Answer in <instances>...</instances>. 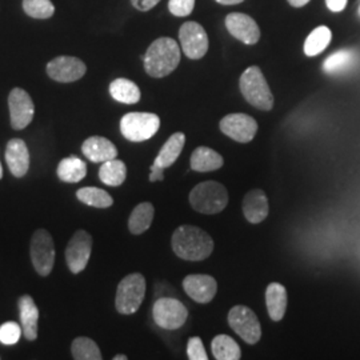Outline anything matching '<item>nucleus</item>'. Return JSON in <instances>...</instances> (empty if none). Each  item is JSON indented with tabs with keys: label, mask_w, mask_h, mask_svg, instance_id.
I'll return each instance as SVG.
<instances>
[{
	"label": "nucleus",
	"mask_w": 360,
	"mask_h": 360,
	"mask_svg": "<svg viewBox=\"0 0 360 360\" xmlns=\"http://www.w3.org/2000/svg\"><path fill=\"white\" fill-rule=\"evenodd\" d=\"M171 245L176 257L190 262L205 260L214 251L212 238L205 230L187 224L172 233Z\"/></svg>",
	"instance_id": "obj_1"
},
{
	"label": "nucleus",
	"mask_w": 360,
	"mask_h": 360,
	"mask_svg": "<svg viewBox=\"0 0 360 360\" xmlns=\"http://www.w3.org/2000/svg\"><path fill=\"white\" fill-rule=\"evenodd\" d=\"M180 56L179 44L174 39H156L143 58L144 70L151 77H168L178 68Z\"/></svg>",
	"instance_id": "obj_2"
},
{
	"label": "nucleus",
	"mask_w": 360,
	"mask_h": 360,
	"mask_svg": "<svg viewBox=\"0 0 360 360\" xmlns=\"http://www.w3.org/2000/svg\"><path fill=\"white\" fill-rule=\"evenodd\" d=\"M190 203L195 211L205 215H215L229 205L227 188L215 180L196 184L190 193Z\"/></svg>",
	"instance_id": "obj_3"
},
{
	"label": "nucleus",
	"mask_w": 360,
	"mask_h": 360,
	"mask_svg": "<svg viewBox=\"0 0 360 360\" xmlns=\"http://www.w3.org/2000/svg\"><path fill=\"white\" fill-rule=\"evenodd\" d=\"M239 87L245 101L262 111H271L274 107V95L270 86L257 65H251L242 74Z\"/></svg>",
	"instance_id": "obj_4"
},
{
	"label": "nucleus",
	"mask_w": 360,
	"mask_h": 360,
	"mask_svg": "<svg viewBox=\"0 0 360 360\" xmlns=\"http://www.w3.org/2000/svg\"><path fill=\"white\" fill-rule=\"evenodd\" d=\"M146 295V279L142 274H129L116 290L115 307L122 315H132L142 306Z\"/></svg>",
	"instance_id": "obj_5"
},
{
	"label": "nucleus",
	"mask_w": 360,
	"mask_h": 360,
	"mask_svg": "<svg viewBox=\"0 0 360 360\" xmlns=\"http://www.w3.org/2000/svg\"><path fill=\"white\" fill-rule=\"evenodd\" d=\"M160 129V117L151 112H129L120 120V132L129 142L151 139Z\"/></svg>",
	"instance_id": "obj_6"
},
{
	"label": "nucleus",
	"mask_w": 360,
	"mask_h": 360,
	"mask_svg": "<svg viewBox=\"0 0 360 360\" xmlns=\"http://www.w3.org/2000/svg\"><path fill=\"white\" fill-rule=\"evenodd\" d=\"M30 254L34 269L40 276H49L55 264V247L51 233L43 229L37 230L32 235Z\"/></svg>",
	"instance_id": "obj_7"
},
{
	"label": "nucleus",
	"mask_w": 360,
	"mask_h": 360,
	"mask_svg": "<svg viewBox=\"0 0 360 360\" xmlns=\"http://www.w3.org/2000/svg\"><path fill=\"white\" fill-rule=\"evenodd\" d=\"M153 316L159 327L174 331L183 327L184 323L187 322L188 309L178 299L160 297L155 302Z\"/></svg>",
	"instance_id": "obj_8"
},
{
	"label": "nucleus",
	"mask_w": 360,
	"mask_h": 360,
	"mask_svg": "<svg viewBox=\"0 0 360 360\" xmlns=\"http://www.w3.org/2000/svg\"><path fill=\"white\" fill-rule=\"evenodd\" d=\"M229 324L247 345H257L262 338V327L257 314L245 306H235L230 309Z\"/></svg>",
	"instance_id": "obj_9"
},
{
	"label": "nucleus",
	"mask_w": 360,
	"mask_h": 360,
	"mask_svg": "<svg viewBox=\"0 0 360 360\" xmlns=\"http://www.w3.org/2000/svg\"><path fill=\"white\" fill-rule=\"evenodd\" d=\"M180 49L190 59H202L208 51L206 30L196 22H187L180 27Z\"/></svg>",
	"instance_id": "obj_10"
},
{
	"label": "nucleus",
	"mask_w": 360,
	"mask_h": 360,
	"mask_svg": "<svg viewBox=\"0 0 360 360\" xmlns=\"http://www.w3.org/2000/svg\"><path fill=\"white\" fill-rule=\"evenodd\" d=\"M220 131L238 143H250L257 134V122L247 114H230L220 120Z\"/></svg>",
	"instance_id": "obj_11"
},
{
	"label": "nucleus",
	"mask_w": 360,
	"mask_h": 360,
	"mask_svg": "<svg viewBox=\"0 0 360 360\" xmlns=\"http://www.w3.org/2000/svg\"><path fill=\"white\" fill-rule=\"evenodd\" d=\"M92 251V236L84 230L74 233L65 248V262L72 274L84 270L90 260Z\"/></svg>",
	"instance_id": "obj_12"
},
{
	"label": "nucleus",
	"mask_w": 360,
	"mask_h": 360,
	"mask_svg": "<svg viewBox=\"0 0 360 360\" xmlns=\"http://www.w3.org/2000/svg\"><path fill=\"white\" fill-rule=\"evenodd\" d=\"M8 108L11 127L16 131L26 129L32 122L35 105L27 91L15 87L8 95Z\"/></svg>",
	"instance_id": "obj_13"
},
{
	"label": "nucleus",
	"mask_w": 360,
	"mask_h": 360,
	"mask_svg": "<svg viewBox=\"0 0 360 360\" xmlns=\"http://www.w3.org/2000/svg\"><path fill=\"white\" fill-rule=\"evenodd\" d=\"M87 65L75 56H58L47 65V75L59 83H72L86 75Z\"/></svg>",
	"instance_id": "obj_14"
},
{
	"label": "nucleus",
	"mask_w": 360,
	"mask_h": 360,
	"mask_svg": "<svg viewBox=\"0 0 360 360\" xmlns=\"http://www.w3.org/2000/svg\"><path fill=\"white\" fill-rule=\"evenodd\" d=\"M183 290L187 295L193 299V302L207 304L212 302V299L218 292V283L210 275H188L183 281Z\"/></svg>",
	"instance_id": "obj_15"
},
{
	"label": "nucleus",
	"mask_w": 360,
	"mask_h": 360,
	"mask_svg": "<svg viewBox=\"0 0 360 360\" xmlns=\"http://www.w3.org/2000/svg\"><path fill=\"white\" fill-rule=\"evenodd\" d=\"M226 27L233 38L245 44H255L260 39V28L257 22L245 13H232L227 15Z\"/></svg>",
	"instance_id": "obj_16"
},
{
	"label": "nucleus",
	"mask_w": 360,
	"mask_h": 360,
	"mask_svg": "<svg viewBox=\"0 0 360 360\" xmlns=\"http://www.w3.org/2000/svg\"><path fill=\"white\" fill-rule=\"evenodd\" d=\"M6 162L15 178H23L30 168V153L22 139H11L6 147Z\"/></svg>",
	"instance_id": "obj_17"
},
{
	"label": "nucleus",
	"mask_w": 360,
	"mask_h": 360,
	"mask_svg": "<svg viewBox=\"0 0 360 360\" xmlns=\"http://www.w3.org/2000/svg\"><path fill=\"white\" fill-rule=\"evenodd\" d=\"M270 212V206H269V199L267 195L263 190H252L243 199V214L245 218L252 223V224H259L263 220H266Z\"/></svg>",
	"instance_id": "obj_18"
},
{
	"label": "nucleus",
	"mask_w": 360,
	"mask_h": 360,
	"mask_svg": "<svg viewBox=\"0 0 360 360\" xmlns=\"http://www.w3.org/2000/svg\"><path fill=\"white\" fill-rule=\"evenodd\" d=\"M82 153L92 163H104L107 160L115 159L117 156V148L107 138L91 136L83 143Z\"/></svg>",
	"instance_id": "obj_19"
},
{
	"label": "nucleus",
	"mask_w": 360,
	"mask_h": 360,
	"mask_svg": "<svg viewBox=\"0 0 360 360\" xmlns=\"http://www.w3.org/2000/svg\"><path fill=\"white\" fill-rule=\"evenodd\" d=\"M19 316L25 338L34 342L38 338L39 309L31 296L19 297Z\"/></svg>",
	"instance_id": "obj_20"
},
{
	"label": "nucleus",
	"mask_w": 360,
	"mask_h": 360,
	"mask_svg": "<svg viewBox=\"0 0 360 360\" xmlns=\"http://www.w3.org/2000/svg\"><path fill=\"white\" fill-rule=\"evenodd\" d=\"M266 304H267V311H269L271 321L281 322L285 315L287 304H288L287 290L283 284L276 283V282L269 284L266 290Z\"/></svg>",
	"instance_id": "obj_21"
},
{
	"label": "nucleus",
	"mask_w": 360,
	"mask_h": 360,
	"mask_svg": "<svg viewBox=\"0 0 360 360\" xmlns=\"http://www.w3.org/2000/svg\"><path fill=\"white\" fill-rule=\"evenodd\" d=\"M186 144V135L183 132H175L163 144L159 154L155 158L154 165L162 168L171 167L179 158Z\"/></svg>",
	"instance_id": "obj_22"
},
{
	"label": "nucleus",
	"mask_w": 360,
	"mask_h": 360,
	"mask_svg": "<svg viewBox=\"0 0 360 360\" xmlns=\"http://www.w3.org/2000/svg\"><path fill=\"white\" fill-rule=\"evenodd\" d=\"M223 156L212 148L198 147L191 155V169L196 172H211L223 167Z\"/></svg>",
	"instance_id": "obj_23"
},
{
	"label": "nucleus",
	"mask_w": 360,
	"mask_h": 360,
	"mask_svg": "<svg viewBox=\"0 0 360 360\" xmlns=\"http://www.w3.org/2000/svg\"><path fill=\"white\" fill-rule=\"evenodd\" d=\"M110 94L116 102L123 104H136L141 101V89L129 79L117 77L110 84Z\"/></svg>",
	"instance_id": "obj_24"
},
{
	"label": "nucleus",
	"mask_w": 360,
	"mask_h": 360,
	"mask_svg": "<svg viewBox=\"0 0 360 360\" xmlns=\"http://www.w3.org/2000/svg\"><path fill=\"white\" fill-rule=\"evenodd\" d=\"M358 63V55L352 50H340L330 55L324 63L323 71L327 74H342L347 72Z\"/></svg>",
	"instance_id": "obj_25"
},
{
	"label": "nucleus",
	"mask_w": 360,
	"mask_h": 360,
	"mask_svg": "<svg viewBox=\"0 0 360 360\" xmlns=\"http://www.w3.org/2000/svg\"><path fill=\"white\" fill-rule=\"evenodd\" d=\"M154 206L148 202L141 203L135 207L129 219V230L134 235H141L147 231L154 220Z\"/></svg>",
	"instance_id": "obj_26"
},
{
	"label": "nucleus",
	"mask_w": 360,
	"mask_h": 360,
	"mask_svg": "<svg viewBox=\"0 0 360 360\" xmlns=\"http://www.w3.org/2000/svg\"><path fill=\"white\" fill-rule=\"evenodd\" d=\"M87 175L86 163L77 156H70L60 160L58 166V176L65 183H77Z\"/></svg>",
	"instance_id": "obj_27"
},
{
	"label": "nucleus",
	"mask_w": 360,
	"mask_h": 360,
	"mask_svg": "<svg viewBox=\"0 0 360 360\" xmlns=\"http://www.w3.org/2000/svg\"><path fill=\"white\" fill-rule=\"evenodd\" d=\"M214 358L218 360H239L242 358V349L230 335L215 336L211 343Z\"/></svg>",
	"instance_id": "obj_28"
},
{
	"label": "nucleus",
	"mask_w": 360,
	"mask_h": 360,
	"mask_svg": "<svg viewBox=\"0 0 360 360\" xmlns=\"http://www.w3.org/2000/svg\"><path fill=\"white\" fill-rule=\"evenodd\" d=\"M127 178V167L124 162L119 159H111L104 162L99 168V179L110 187H119Z\"/></svg>",
	"instance_id": "obj_29"
},
{
	"label": "nucleus",
	"mask_w": 360,
	"mask_h": 360,
	"mask_svg": "<svg viewBox=\"0 0 360 360\" xmlns=\"http://www.w3.org/2000/svg\"><path fill=\"white\" fill-rule=\"evenodd\" d=\"M333 32L328 27L321 26L315 28L304 41V53L307 56H316L322 53L331 43Z\"/></svg>",
	"instance_id": "obj_30"
},
{
	"label": "nucleus",
	"mask_w": 360,
	"mask_h": 360,
	"mask_svg": "<svg viewBox=\"0 0 360 360\" xmlns=\"http://www.w3.org/2000/svg\"><path fill=\"white\" fill-rule=\"evenodd\" d=\"M77 198L86 206L108 208L114 205L111 195L98 187H83L77 191Z\"/></svg>",
	"instance_id": "obj_31"
},
{
	"label": "nucleus",
	"mask_w": 360,
	"mask_h": 360,
	"mask_svg": "<svg viewBox=\"0 0 360 360\" xmlns=\"http://www.w3.org/2000/svg\"><path fill=\"white\" fill-rule=\"evenodd\" d=\"M71 354L72 358L77 360H101L103 358L98 345L86 336L77 338L72 342Z\"/></svg>",
	"instance_id": "obj_32"
},
{
	"label": "nucleus",
	"mask_w": 360,
	"mask_h": 360,
	"mask_svg": "<svg viewBox=\"0 0 360 360\" xmlns=\"http://www.w3.org/2000/svg\"><path fill=\"white\" fill-rule=\"evenodd\" d=\"M25 13L34 19H50L55 13L51 0H23Z\"/></svg>",
	"instance_id": "obj_33"
},
{
	"label": "nucleus",
	"mask_w": 360,
	"mask_h": 360,
	"mask_svg": "<svg viewBox=\"0 0 360 360\" xmlns=\"http://www.w3.org/2000/svg\"><path fill=\"white\" fill-rule=\"evenodd\" d=\"M23 330L15 322H6L0 326V342L4 346H13L19 342Z\"/></svg>",
	"instance_id": "obj_34"
},
{
	"label": "nucleus",
	"mask_w": 360,
	"mask_h": 360,
	"mask_svg": "<svg viewBox=\"0 0 360 360\" xmlns=\"http://www.w3.org/2000/svg\"><path fill=\"white\" fill-rule=\"evenodd\" d=\"M187 356L190 360H207L206 348L202 342V339L199 336H193L190 338L188 343H187Z\"/></svg>",
	"instance_id": "obj_35"
},
{
	"label": "nucleus",
	"mask_w": 360,
	"mask_h": 360,
	"mask_svg": "<svg viewBox=\"0 0 360 360\" xmlns=\"http://www.w3.org/2000/svg\"><path fill=\"white\" fill-rule=\"evenodd\" d=\"M193 7H195V0H169L168 1L169 13L179 18L188 16L193 13Z\"/></svg>",
	"instance_id": "obj_36"
},
{
	"label": "nucleus",
	"mask_w": 360,
	"mask_h": 360,
	"mask_svg": "<svg viewBox=\"0 0 360 360\" xmlns=\"http://www.w3.org/2000/svg\"><path fill=\"white\" fill-rule=\"evenodd\" d=\"M160 0H131L132 6L138 10V11H150L151 8H154L155 6L159 3Z\"/></svg>",
	"instance_id": "obj_37"
},
{
	"label": "nucleus",
	"mask_w": 360,
	"mask_h": 360,
	"mask_svg": "<svg viewBox=\"0 0 360 360\" xmlns=\"http://www.w3.org/2000/svg\"><path fill=\"white\" fill-rule=\"evenodd\" d=\"M348 0H326V4L330 11L333 13H340L346 8Z\"/></svg>",
	"instance_id": "obj_38"
},
{
	"label": "nucleus",
	"mask_w": 360,
	"mask_h": 360,
	"mask_svg": "<svg viewBox=\"0 0 360 360\" xmlns=\"http://www.w3.org/2000/svg\"><path fill=\"white\" fill-rule=\"evenodd\" d=\"M165 179V168L159 167L156 165L151 166V174H150V181H162Z\"/></svg>",
	"instance_id": "obj_39"
},
{
	"label": "nucleus",
	"mask_w": 360,
	"mask_h": 360,
	"mask_svg": "<svg viewBox=\"0 0 360 360\" xmlns=\"http://www.w3.org/2000/svg\"><path fill=\"white\" fill-rule=\"evenodd\" d=\"M309 1V0H288V3H290L292 7H295V8H300V7L306 6Z\"/></svg>",
	"instance_id": "obj_40"
},
{
	"label": "nucleus",
	"mask_w": 360,
	"mask_h": 360,
	"mask_svg": "<svg viewBox=\"0 0 360 360\" xmlns=\"http://www.w3.org/2000/svg\"><path fill=\"white\" fill-rule=\"evenodd\" d=\"M215 1H218L220 4H224V6H233V4H240L245 0H215Z\"/></svg>",
	"instance_id": "obj_41"
},
{
	"label": "nucleus",
	"mask_w": 360,
	"mask_h": 360,
	"mask_svg": "<svg viewBox=\"0 0 360 360\" xmlns=\"http://www.w3.org/2000/svg\"><path fill=\"white\" fill-rule=\"evenodd\" d=\"M129 358H127V355H116V356H114V360H127Z\"/></svg>",
	"instance_id": "obj_42"
},
{
	"label": "nucleus",
	"mask_w": 360,
	"mask_h": 360,
	"mask_svg": "<svg viewBox=\"0 0 360 360\" xmlns=\"http://www.w3.org/2000/svg\"><path fill=\"white\" fill-rule=\"evenodd\" d=\"M3 178V167H1V163H0V179Z\"/></svg>",
	"instance_id": "obj_43"
}]
</instances>
